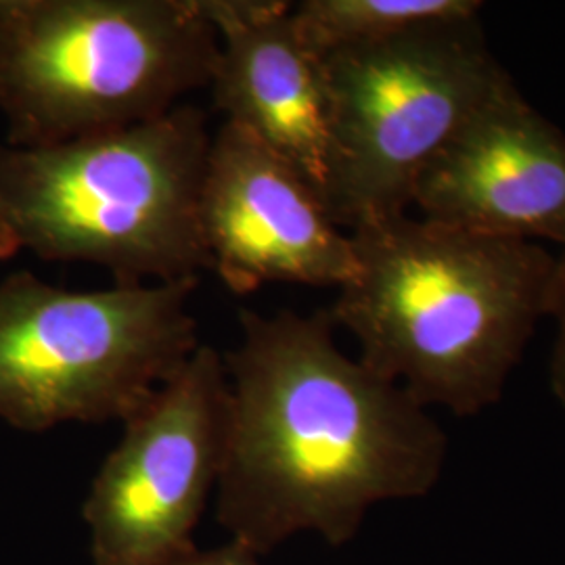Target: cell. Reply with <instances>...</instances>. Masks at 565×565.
<instances>
[{
    "label": "cell",
    "instance_id": "obj_7",
    "mask_svg": "<svg viewBox=\"0 0 565 565\" xmlns=\"http://www.w3.org/2000/svg\"><path fill=\"white\" fill-rule=\"evenodd\" d=\"M228 375L202 343L153 398L124 424L93 478L82 518L93 565H172L195 546V530L223 473Z\"/></svg>",
    "mask_w": 565,
    "mask_h": 565
},
{
    "label": "cell",
    "instance_id": "obj_3",
    "mask_svg": "<svg viewBox=\"0 0 565 565\" xmlns=\"http://www.w3.org/2000/svg\"><path fill=\"white\" fill-rule=\"evenodd\" d=\"M205 116L162 118L46 147L0 145V260L30 252L84 263L116 285L177 282L207 270L198 202Z\"/></svg>",
    "mask_w": 565,
    "mask_h": 565
},
{
    "label": "cell",
    "instance_id": "obj_2",
    "mask_svg": "<svg viewBox=\"0 0 565 565\" xmlns=\"http://www.w3.org/2000/svg\"><path fill=\"white\" fill-rule=\"evenodd\" d=\"M350 239L356 275L327 310L359 359L424 408L469 417L499 403L551 312L557 256L408 212L361 224Z\"/></svg>",
    "mask_w": 565,
    "mask_h": 565
},
{
    "label": "cell",
    "instance_id": "obj_5",
    "mask_svg": "<svg viewBox=\"0 0 565 565\" xmlns=\"http://www.w3.org/2000/svg\"><path fill=\"white\" fill-rule=\"evenodd\" d=\"M198 279L72 291L0 281V419L21 431L126 424L202 345Z\"/></svg>",
    "mask_w": 565,
    "mask_h": 565
},
{
    "label": "cell",
    "instance_id": "obj_13",
    "mask_svg": "<svg viewBox=\"0 0 565 565\" xmlns=\"http://www.w3.org/2000/svg\"><path fill=\"white\" fill-rule=\"evenodd\" d=\"M172 565H263L260 564V555L237 545V543H226L218 548H210V551H200L195 548L193 553H189L186 557H182L181 562Z\"/></svg>",
    "mask_w": 565,
    "mask_h": 565
},
{
    "label": "cell",
    "instance_id": "obj_6",
    "mask_svg": "<svg viewBox=\"0 0 565 565\" xmlns=\"http://www.w3.org/2000/svg\"><path fill=\"white\" fill-rule=\"evenodd\" d=\"M321 60L333 137L324 207L348 233L406 214L425 168L513 82L480 18L429 23Z\"/></svg>",
    "mask_w": 565,
    "mask_h": 565
},
{
    "label": "cell",
    "instance_id": "obj_8",
    "mask_svg": "<svg viewBox=\"0 0 565 565\" xmlns=\"http://www.w3.org/2000/svg\"><path fill=\"white\" fill-rule=\"evenodd\" d=\"M198 221L207 270L237 296L268 282L340 289L356 275L350 233L291 166L231 121L210 141Z\"/></svg>",
    "mask_w": 565,
    "mask_h": 565
},
{
    "label": "cell",
    "instance_id": "obj_10",
    "mask_svg": "<svg viewBox=\"0 0 565 565\" xmlns=\"http://www.w3.org/2000/svg\"><path fill=\"white\" fill-rule=\"evenodd\" d=\"M218 34L210 90L216 109L294 168L323 202L331 177L324 63L282 0H200Z\"/></svg>",
    "mask_w": 565,
    "mask_h": 565
},
{
    "label": "cell",
    "instance_id": "obj_4",
    "mask_svg": "<svg viewBox=\"0 0 565 565\" xmlns=\"http://www.w3.org/2000/svg\"><path fill=\"white\" fill-rule=\"evenodd\" d=\"M200 0H0L7 145L46 147L162 118L207 88Z\"/></svg>",
    "mask_w": 565,
    "mask_h": 565
},
{
    "label": "cell",
    "instance_id": "obj_9",
    "mask_svg": "<svg viewBox=\"0 0 565 565\" xmlns=\"http://www.w3.org/2000/svg\"><path fill=\"white\" fill-rule=\"evenodd\" d=\"M411 207L469 233L565 247V135L511 82L425 168Z\"/></svg>",
    "mask_w": 565,
    "mask_h": 565
},
{
    "label": "cell",
    "instance_id": "obj_11",
    "mask_svg": "<svg viewBox=\"0 0 565 565\" xmlns=\"http://www.w3.org/2000/svg\"><path fill=\"white\" fill-rule=\"evenodd\" d=\"M482 7L478 0H303L294 4V21L308 49L324 57L429 23L480 18Z\"/></svg>",
    "mask_w": 565,
    "mask_h": 565
},
{
    "label": "cell",
    "instance_id": "obj_12",
    "mask_svg": "<svg viewBox=\"0 0 565 565\" xmlns=\"http://www.w3.org/2000/svg\"><path fill=\"white\" fill-rule=\"evenodd\" d=\"M548 317H553L557 324V335H555V345H553L551 364H548V377H551V390L555 398L565 408V247L557 256V264H555V282H553Z\"/></svg>",
    "mask_w": 565,
    "mask_h": 565
},
{
    "label": "cell",
    "instance_id": "obj_1",
    "mask_svg": "<svg viewBox=\"0 0 565 565\" xmlns=\"http://www.w3.org/2000/svg\"><path fill=\"white\" fill-rule=\"evenodd\" d=\"M224 356L228 429L216 520L260 557L300 532L350 543L366 511L425 497L445 469L443 427L403 387L350 359L329 310L239 312Z\"/></svg>",
    "mask_w": 565,
    "mask_h": 565
}]
</instances>
